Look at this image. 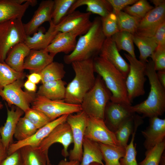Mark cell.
<instances>
[{
    "label": "cell",
    "instance_id": "obj_23",
    "mask_svg": "<svg viewBox=\"0 0 165 165\" xmlns=\"http://www.w3.org/2000/svg\"><path fill=\"white\" fill-rule=\"evenodd\" d=\"M77 36L71 33L58 32L45 50L54 56L60 53L69 54L75 49Z\"/></svg>",
    "mask_w": 165,
    "mask_h": 165
},
{
    "label": "cell",
    "instance_id": "obj_52",
    "mask_svg": "<svg viewBox=\"0 0 165 165\" xmlns=\"http://www.w3.org/2000/svg\"><path fill=\"white\" fill-rule=\"evenodd\" d=\"M80 162L77 161H67L66 160H61L57 165H79Z\"/></svg>",
    "mask_w": 165,
    "mask_h": 165
},
{
    "label": "cell",
    "instance_id": "obj_58",
    "mask_svg": "<svg viewBox=\"0 0 165 165\" xmlns=\"http://www.w3.org/2000/svg\"><path fill=\"white\" fill-rule=\"evenodd\" d=\"M2 104V102L1 101H0V104Z\"/></svg>",
    "mask_w": 165,
    "mask_h": 165
},
{
    "label": "cell",
    "instance_id": "obj_24",
    "mask_svg": "<svg viewBox=\"0 0 165 165\" xmlns=\"http://www.w3.org/2000/svg\"><path fill=\"white\" fill-rule=\"evenodd\" d=\"M54 57L45 50H31L25 59L23 69L29 70L31 73H39L53 61Z\"/></svg>",
    "mask_w": 165,
    "mask_h": 165
},
{
    "label": "cell",
    "instance_id": "obj_9",
    "mask_svg": "<svg viewBox=\"0 0 165 165\" xmlns=\"http://www.w3.org/2000/svg\"><path fill=\"white\" fill-rule=\"evenodd\" d=\"M88 116L83 111L68 115L66 122L70 125L74 144L72 149L69 152V160L80 163L82 152V143Z\"/></svg>",
    "mask_w": 165,
    "mask_h": 165
},
{
    "label": "cell",
    "instance_id": "obj_47",
    "mask_svg": "<svg viewBox=\"0 0 165 165\" xmlns=\"http://www.w3.org/2000/svg\"><path fill=\"white\" fill-rule=\"evenodd\" d=\"M153 37L158 46H165V21L159 27Z\"/></svg>",
    "mask_w": 165,
    "mask_h": 165
},
{
    "label": "cell",
    "instance_id": "obj_49",
    "mask_svg": "<svg viewBox=\"0 0 165 165\" xmlns=\"http://www.w3.org/2000/svg\"><path fill=\"white\" fill-rule=\"evenodd\" d=\"M24 86L26 91L30 92L35 93L37 90L36 84L28 80L24 83Z\"/></svg>",
    "mask_w": 165,
    "mask_h": 165
},
{
    "label": "cell",
    "instance_id": "obj_15",
    "mask_svg": "<svg viewBox=\"0 0 165 165\" xmlns=\"http://www.w3.org/2000/svg\"><path fill=\"white\" fill-rule=\"evenodd\" d=\"M165 21V4L156 6L141 19L135 34L143 36L152 37L160 25Z\"/></svg>",
    "mask_w": 165,
    "mask_h": 165
},
{
    "label": "cell",
    "instance_id": "obj_1",
    "mask_svg": "<svg viewBox=\"0 0 165 165\" xmlns=\"http://www.w3.org/2000/svg\"><path fill=\"white\" fill-rule=\"evenodd\" d=\"M71 64L75 75L66 86L64 100L70 104L81 105L95 82L93 59L74 62Z\"/></svg>",
    "mask_w": 165,
    "mask_h": 165
},
{
    "label": "cell",
    "instance_id": "obj_26",
    "mask_svg": "<svg viewBox=\"0 0 165 165\" xmlns=\"http://www.w3.org/2000/svg\"><path fill=\"white\" fill-rule=\"evenodd\" d=\"M84 5L86 6L87 12L98 15L101 17L105 16L113 12L112 7L108 0H76L67 15Z\"/></svg>",
    "mask_w": 165,
    "mask_h": 165
},
{
    "label": "cell",
    "instance_id": "obj_10",
    "mask_svg": "<svg viewBox=\"0 0 165 165\" xmlns=\"http://www.w3.org/2000/svg\"><path fill=\"white\" fill-rule=\"evenodd\" d=\"M23 79L17 80L0 89V96L11 107L15 105L24 112L29 109L30 104L34 101L36 95L35 93L24 91Z\"/></svg>",
    "mask_w": 165,
    "mask_h": 165
},
{
    "label": "cell",
    "instance_id": "obj_39",
    "mask_svg": "<svg viewBox=\"0 0 165 165\" xmlns=\"http://www.w3.org/2000/svg\"><path fill=\"white\" fill-rule=\"evenodd\" d=\"M76 0H55L52 14V22L57 25L67 15L69 9Z\"/></svg>",
    "mask_w": 165,
    "mask_h": 165
},
{
    "label": "cell",
    "instance_id": "obj_3",
    "mask_svg": "<svg viewBox=\"0 0 165 165\" xmlns=\"http://www.w3.org/2000/svg\"><path fill=\"white\" fill-rule=\"evenodd\" d=\"M92 22L88 31L80 36L74 50L64 56L65 63L93 59L99 54L106 38L102 30L101 17H96Z\"/></svg>",
    "mask_w": 165,
    "mask_h": 165
},
{
    "label": "cell",
    "instance_id": "obj_16",
    "mask_svg": "<svg viewBox=\"0 0 165 165\" xmlns=\"http://www.w3.org/2000/svg\"><path fill=\"white\" fill-rule=\"evenodd\" d=\"M68 115H63L51 121L38 129L37 131L30 138L23 141H17L12 143L7 149L8 156L11 154L26 145L38 147L41 142L49 134L57 125L66 122Z\"/></svg>",
    "mask_w": 165,
    "mask_h": 165
},
{
    "label": "cell",
    "instance_id": "obj_28",
    "mask_svg": "<svg viewBox=\"0 0 165 165\" xmlns=\"http://www.w3.org/2000/svg\"><path fill=\"white\" fill-rule=\"evenodd\" d=\"M83 152L79 165H89L96 163L105 165L99 143L84 138L82 143Z\"/></svg>",
    "mask_w": 165,
    "mask_h": 165
},
{
    "label": "cell",
    "instance_id": "obj_5",
    "mask_svg": "<svg viewBox=\"0 0 165 165\" xmlns=\"http://www.w3.org/2000/svg\"><path fill=\"white\" fill-rule=\"evenodd\" d=\"M111 93L98 75L93 87L86 94L81 104L82 111L88 116L104 120V113Z\"/></svg>",
    "mask_w": 165,
    "mask_h": 165
},
{
    "label": "cell",
    "instance_id": "obj_56",
    "mask_svg": "<svg viewBox=\"0 0 165 165\" xmlns=\"http://www.w3.org/2000/svg\"><path fill=\"white\" fill-rule=\"evenodd\" d=\"M3 107V105L2 104H0V109H1Z\"/></svg>",
    "mask_w": 165,
    "mask_h": 165
},
{
    "label": "cell",
    "instance_id": "obj_30",
    "mask_svg": "<svg viewBox=\"0 0 165 165\" xmlns=\"http://www.w3.org/2000/svg\"><path fill=\"white\" fill-rule=\"evenodd\" d=\"M134 43L138 47L140 52V61L146 63L148 58L151 56L157 47L153 37L141 36L135 33L133 35Z\"/></svg>",
    "mask_w": 165,
    "mask_h": 165
},
{
    "label": "cell",
    "instance_id": "obj_29",
    "mask_svg": "<svg viewBox=\"0 0 165 165\" xmlns=\"http://www.w3.org/2000/svg\"><path fill=\"white\" fill-rule=\"evenodd\" d=\"M19 149L24 165H47L50 162L48 156L38 147L26 145Z\"/></svg>",
    "mask_w": 165,
    "mask_h": 165
},
{
    "label": "cell",
    "instance_id": "obj_31",
    "mask_svg": "<svg viewBox=\"0 0 165 165\" xmlns=\"http://www.w3.org/2000/svg\"><path fill=\"white\" fill-rule=\"evenodd\" d=\"M99 143L105 165H121L119 160L125 155V148Z\"/></svg>",
    "mask_w": 165,
    "mask_h": 165
},
{
    "label": "cell",
    "instance_id": "obj_38",
    "mask_svg": "<svg viewBox=\"0 0 165 165\" xmlns=\"http://www.w3.org/2000/svg\"><path fill=\"white\" fill-rule=\"evenodd\" d=\"M136 115L135 114L124 121L114 132L119 145L126 147L130 135L132 134Z\"/></svg>",
    "mask_w": 165,
    "mask_h": 165
},
{
    "label": "cell",
    "instance_id": "obj_36",
    "mask_svg": "<svg viewBox=\"0 0 165 165\" xmlns=\"http://www.w3.org/2000/svg\"><path fill=\"white\" fill-rule=\"evenodd\" d=\"M119 31L135 34L141 20L121 11L116 14Z\"/></svg>",
    "mask_w": 165,
    "mask_h": 165
},
{
    "label": "cell",
    "instance_id": "obj_55",
    "mask_svg": "<svg viewBox=\"0 0 165 165\" xmlns=\"http://www.w3.org/2000/svg\"><path fill=\"white\" fill-rule=\"evenodd\" d=\"M89 165H101V164L96 163H90Z\"/></svg>",
    "mask_w": 165,
    "mask_h": 165
},
{
    "label": "cell",
    "instance_id": "obj_41",
    "mask_svg": "<svg viewBox=\"0 0 165 165\" xmlns=\"http://www.w3.org/2000/svg\"><path fill=\"white\" fill-rule=\"evenodd\" d=\"M165 148V141L159 143L150 150L146 151L145 157L138 165H159Z\"/></svg>",
    "mask_w": 165,
    "mask_h": 165
},
{
    "label": "cell",
    "instance_id": "obj_35",
    "mask_svg": "<svg viewBox=\"0 0 165 165\" xmlns=\"http://www.w3.org/2000/svg\"><path fill=\"white\" fill-rule=\"evenodd\" d=\"M25 76L23 72L15 70L5 62H0V89L17 80L24 79Z\"/></svg>",
    "mask_w": 165,
    "mask_h": 165
},
{
    "label": "cell",
    "instance_id": "obj_32",
    "mask_svg": "<svg viewBox=\"0 0 165 165\" xmlns=\"http://www.w3.org/2000/svg\"><path fill=\"white\" fill-rule=\"evenodd\" d=\"M142 118L138 115L135 117L132 137L130 143L125 147L124 156L120 160L121 165H138L136 159L137 153L136 145H134V141L137 128L143 122Z\"/></svg>",
    "mask_w": 165,
    "mask_h": 165
},
{
    "label": "cell",
    "instance_id": "obj_45",
    "mask_svg": "<svg viewBox=\"0 0 165 165\" xmlns=\"http://www.w3.org/2000/svg\"><path fill=\"white\" fill-rule=\"evenodd\" d=\"M0 165H24L20 149L8 155L0 163Z\"/></svg>",
    "mask_w": 165,
    "mask_h": 165
},
{
    "label": "cell",
    "instance_id": "obj_13",
    "mask_svg": "<svg viewBox=\"0 0 165 165\" xmlns=\"http://www.w3.org/2000/svg\"><path fill=\"white\" fill-rule=\"evenodd\" d=\"M56 143L61 144L63 147L61 152L63 156L65 157L68 156V148L70 145L73 143V140L71 127L66 122L56 127L38 147L48 156L49 148Z\"/></svg>",
    "mask_w": 165,
    "mask_h": 165
},
{
    "label": "cell",
    "instance_id": "obj_7",
    "mask_svg": "<svg viewBox=\"0 0 165 165\" xmlns=\"http://www.w3.org/2000/svg\"><path fill=\"white\" fill-rule=\"evenodd\" d=\"M129 61L130 69L126 78V86L129 100L131 103L137 97L144 95V84L146 80V63L138 60L128 54L124 53Z\"/></svg>",
    "mask_w": 165,
    "mask_h": 165
},
{
    "label": "cell",
    "instance_id": "obj_22",
    "mask_svg": "<svg viewBox=\"0 0 165 165\" xmlns=\"http://www.w3.org/2000/svg\"><path fill=\"white\" fill-rule=\"evenodd\" d=\"M49 23V28L46 32L45 28L41 27L32 36L27 35L24 43L30 50H45L58 33L52 20Z\"/></svg>",
    "mask_w": 165,
    "mask_h": 165
},
{
    "label": "cell",
    "instance_id": "obj_25",
    "mask_svg": "<svg viewBox=\"0 0 165 165\" xmlns=\"http://www.w3.org/2000/svg\"><path fill=\"white\" fill-rule=\"evenodd\" d=\"M30 50L24 43L17 44L9 51L5 62L15 70L19 72H23L24 60Z\"/></svg>",
    "mask_w": 165,
    "mask_h": 165
},
{
    "label": "cell",
    "instance_id": "obj_37",
    "mask_svg": "<svg viewBox=\"0 0 165 165\" xmlns=\"http://www.w3.org/2000/svg\"><path fill=\"white\" fill-rule=\"evenodd\" d=\"M38 130L24 116L20 117L16 125L13 136L17 141H23L33 135Z\"/></svg>",
    "mask_w": 165,
    "mask_h": 165
},
{
    "label": "cell",
    "instance_id": "obj_50",
    "mask_svg": "<svg viewBox=\"0 0 165 165\" xmlns=\"http://www.w3.org/2000/svg\"><path fill=\"white\" fill-rule=\"evenodd\" d=\"M8 156L7 149L3 145L0 136V163Z\"/></svg>",
    "mask_w": 165,
    "mask_h": 165
},
{
    "label": "cell",
    "instance_id": "obj_21",
    "mask_svg": "<svg viewBox=\"0 0 165 165\" xmlns=\"http://www.w3.org/2000/svg\"><path fill=\"white\" fill-rule=\"evenodd\" d=\"M7 116L3 126L0 127V136L1 141L5 146L8 149L9 145L12 143L13 137L17 123L24 112L19 108L12 105L9 110L6 105Z\"/></svg>",
    "mask_w": 165,
    "mask_h": 165
},
{
    "label": "cell",
    "instance_id": "obj_43",
    "mask_svg": "<svg viewBox=\"0 0 165 165\" xmlns=\"http://www.w3.org/2000/svg\"><path fill=\"white\" fill-rule=\"evenodd\" d=\"M24 113V116L33 124L38 129L51 121L43 112L38 110L30 108Z\"/></svg>",
    "mask_w": 165,
    "mask_h": 165
},
{
    "label": "cell",
    "instance_id": "obj_8",
    "mask_svg": "<svg viewBox=\"0 0 165 165\" xmlns=\"http://www.w3.org/2000/svg\"><path fill=\"white\" fill-rule=\"evenodd\" d=\"M31 104V108L42 111L51 121L64 115L82 111L81 105L70 104L64 100H51L37 94Z\"/></svg>",
    "mask_w": 165,
    "mask_h": 165
},
{
    "label": "cell",
    "instance_id": "obj_2",
    "mask_svg": "<svg viewBox=\"0 0 165 165\" xmlns=\"http://www.w3.org/2000/svg\"><path fill=\"white\" fill-rule=\"evenodd\" d=\"M145 75L150 86L148 95L145 100L135 105L130 106V108L132 112L142 114V118L159 117L165 111V88L157 78L152 60L146 63Z\"/></svg>",
    "mask_w": 165,
    "mask_h": 165
},
{
    "label": "cell",
    "instance_id": "obj_53",
    "mask_svg": "<svg viewBox=\"0 0 165 165\" xmlns=\"http://www.w3.org/2000/svg\"><path fill=\"white\" fill-rule=\"evenodd\" d=\"M155 6H160L165 4V0H150Z\"/></svg>",
    "mask_w": 165,
    "mask_h": 165
},
{
    "label": "cell",
    "instance_id": "obj_48",
    "mask_svg": "<svg viewBox=\"0 0 165 165\" xmlns=\"http://www.w3.org/2000/svg\"><path fill=\"white\" fill-rule=\"evenodd\" d=\"M27 77L28 80L36 84L41 80V77L39 73H32L27 75Z\"/></svg>",
    "mask_w": 165,
    "mask_h": 165
},
{
    "label": "cell",
    "instance_id": "obj_54",
    "mask_svg": "<svg viewBox=\"0 0 165 165\" xmlns=\"http://www.w3.org/2000/svg\"><path fill=\"white\" fill-rule=\"evenodd\" d=\"M159 165H165V154L164 152L162 156Z\"/></svg>",
    "mask_w": 165,
    "mask_h": 165
},
{
    "label": "cell",
    "instance_id": "obj_57",
    "mask_svg": "<svg viewBox=\"0 0 165 165\" xmlns=\"http://www.w3.org/2000/svg\"><path fill=\"white\" fill-rule=\"evenodd\" d=\"M47 165H52L50 163V162H49L47 163Z\"/></svg>",
    "mask_w": 165,
    "mask_h": 165
},
{
    "label": "cell",
    "instance_id": "obj_11",
    "mask_svg": "<svg viewBox=\"0 0 165 165\" xmlns=\"http://www.w3.org/2000/svg\"><path fill=\"white\" fill-rule=\"evenodd\" d=\"M92 13L75 10L66 15L57 25H55L58 32L71 33L81 36L86 33L91 27L90 20Z\"/></svg>",
    "mask_w": 165,
    "mask_h": 165
},
{
    "label": "cell",
    "instance_id": "obj_44",
    "mask_svg": "<svg viewBox=\"0 0 165 165\" xmlns=\"http://www.w3.org/2000/svg\"><path fill=\"white\" fill-rule=\"evenodd\" d=\"M150 57L156 71L165 70V46H157Z\"/></svg>",
    "mask_w": 165,
    "mask_h": 165
},
{
    "label": "cell",
    "instance_id": "obj_19",
    "mask_svg": "<svg viewBox=\"0 0 165 165\" xmlns=\"http://www.w3.org/2000/svg\"><path fill=\"white\" fill-rule=\"evenodd\" d=\"M141 132L145 138L144 145L147 151L165 141V119L158 117L150 118L148 126Z\"/></svg>",
    "mask_w": 165,
    "mask_h": 165
},
{
    "label": "cell",
    "instance_id": "obj_20",
    "mask_svg": "<svg viewBox=\"0 0 165 165\" xmlns=\"http://www.w3.org/2000/svg\"><path fill=\"white\" fill-rule=\"evenodd\" d=\"M117 69L126 78L130 65L121 56L111 37L106 38L99 53Z\"/></svg>",
    "mask_w": 165,
    "mask_h": 165
},
{
    "label": "cell",
    "instance_id": "obj_27",
    "mask_svg": "<svg viewBox=\"0 0 165 165\" xmlns=\"http://www.w3.org/2000/svg\"><path fill=\"white\" fill-rule=\"evenodd\" d=\"M66 84V82L62 80L42 83L39 86L36 94L51 100H64Z\"/></svg>",
    "mask_w": 165,
    "mask_h": 165
},
{
    "label": "cell",
    "instance_id": "obj_40",
    "mask_svg": "<svg viewBox=\"0 0 165 165\" xmlns=\"http://www.w3.org/2000/svg\"><path fill=\"white\" fill-rule=\"evenodd\" d=\"M154 8L147 1L139 0L131 6H126L123 10L129 15L141 20Z\"/></svg>",
    "mask_w": 165,
    "mask_h": 165
},
{
    "label": "cell",
    "instance_id": "obj_6",
    "mask_svg": "<svg viewBox=\"0 0 165 165\" xmlns=\"http://www.w3.org/2000/svg\"><path fill=\"white\" fill-rule=\"evenodd\" d=\"M27 35L21 19L10 20L0 24V62H5L7 54L16 44L24 42Z\"/></svg>",
    "mask_w": 165,
    "mask_h": 165
},
{
    "label": "cell",
    "instance_id": "obj_18",
    "mask_svg": "<svg viewBox=\"0 0 165 165\" xmlns=\"http://www.w3.org/2000/svg\"><path fill=\"white\" fill-rule=\"evenodd\" d=\"M54 5V1L52 0L41 1L31 20L27 23L24 24L27 35L33 34L43 23L52 20Z\"/></svg>",
    "mask_w": 165,
    "mask_h": 165
},
{
    "label": "cell",
    "instance_id": "obj_46",
    "mask_svg": "<svg viewBox=\"0 0 165 165\" xmlns=\"http://www.w3.org/2000/svg\"><path fill=\"white\" fill-rule=\"evenodd\" d=\"M111 5L113 12L117 14L126 6L133 5L136 2L137 0H108Z\"/></svg>",
    "mask_w": 165,
    "mask_h": 165
},
{
    "label": "cell",
    "instance_id": "obj_17",
    "mask_svg": "<svg viewBox=\"0 0 165 165\" xmlns=\"http://www.w3.org/2000/svg\"><path fill=\"white\" fill-rule=\"evenodd\" d=\"M0 0V24L15 19H21L30 6L37 3L35 0Z\"/></svg>",
    "mask_w": 165,
    "mask_h": 165
},
{
    "label": "cell",
    "instance_id": "obj_34",
    "mask_svg": "<svg viewBox=\"0 0 165 165\" xmlns=\"http://www.w3.org/2000/svg\"><path fill=\"white\" fill-rule=\"evenodd\" d=\"M111 37L119 51L122 50L125 51L133 57H136L132 34L126 31H119Z\"/></svg>",
    "mask_w": 165,
    "mask_h": 165
},
{
    "label": "cell",
    "instance_id": "obj_51",
    "mask_svg": "<svg viewBox=\"0 0 165 165\" xmlns=\"http://www.w3.org/2000/svg\"><path fill=\"white\" fill-rule=\"evenodd\" d=\"M156 74L159 82L165 88V70L158 71Z\"/></svg>",
    "mask_w": 165,
    "mask_h": 165
},
{
    "label": "cell",
    "instance_id": "obj_42",
    "mask_svg": "<svg viewBox=\"0 0 165 165\" xmlns=\"http://www.w3.org/2000/svg\"><path fill=\"white\" fill-rule=\"evenodd\" d=\"M101 19L102 30L106 38L111 37L119 31L116 15L113 12L105 16L101 17Z\"/></svg>",
    "mask_w": 165,
    "mask_h": 165
},
{
    "label": "cell",
    "instance_id": "obj_4",
    "mask_svg": "<svg viewBox=\"0 0 165 165\" xmlns=\"http://www.w3.org/2000/svg\"><path fill=\"white\" fill-rule=\"evenodd\" d=\"M94 72L104 81L111 93L110 101L131 105L127 93L126 78L111 63L100 56L93 58Z\"/></svg>",
    "mask_w": 165,
    "mask_h": 165
},
{
    "label": "cell",
    "instance_id": "obj_33",
    "mask_svg": "<svg viewBox=\"0 0 165 165\" xmlns=\"http://www.w3.org/2000/svg\"><path fill=\"white\" fill-rule=\"evenodd\" d=\"M42 83L49 81L62 80L66 72L64 64L61 63L52 62L39 73Z\"/></svg>",
    "mask_w": 165,
    "mask_h": 165
},
{
    "label": "cell",
    "instance_id": "obj_14",
    "mask_svg": "<svg viewBox=\"0 0 165 165\" xmlns=\"http://www.w3.org/2000/svg\"><path fill=\"white\" fill-rule=\"evenodd\" d=\"M130 106L110 101L108 103L104 120L111 130L114 133L124 121L135 114L131 111Z\"/></svg>",
    "mask_w": 165,
    "mask_h": 165
},
{
    "label": "cell",
    "instance_id": "obj_12",
    "mask_svg": "<svg viewBox=\"0 0 165 165\" xmlns=\"http://www.w3.org/2000/svg\"><path fill=\"white\" fill-rule=\"evenodd\" d=\"M84 138L105 144L119 146L114 132L107 127L103 119L88 116Z\"/></svg>",
    "mask_w": 165,
    "mask_h": 165
}]
</instances>
